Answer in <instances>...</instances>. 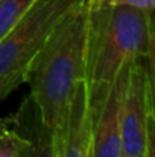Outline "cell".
I'll list each match as a JSON object with an SVG mask.
<instances>
[{
  "label": "cell",
  "mask_w": 155,
  "mask_h": 157,
  "mask_svg": "<svg viewBox=\"0 0 155 157\" xmlns=\"http://www.w3.org/2000/svg\"><path fill=\"white\" fill-rule=\"evenodd\" d=\"M90 0H81L55 26L32 61L24 82L41 119L59 136L75 87L87 81Z\"/></svg>",
  "instance_id": "1"
},
{
  "label": "cell",
  "mask_w": 155,
  "mask_h": 157,
  "mask_svg": "<svg viewBox=\"0 0 155 157\" xmlns=\"http://www.w3.org/2000/svg\"><path fill=\"white\" fill-rule=\"evenodd\" d=\"M59 157H93V111L87 81L75 87L65 122L58 136Z\"/></svg>",
  "instance_id": "6"
},
{
  "label": "cell",
  "mask_w": 155,
  "mask_h": 157,
  "mask_svg": "<svg viewBox=\"0 0 155 157\" xmlns=\"http://www.w3.org/2000/svg\"><path fill=\"white\" fill-rule=\"evenodd\" d=\"M8 121L18 136V157H59L56 133L44 124L31 96Z\"/></svg>",
  "instance_id": "7"
},
{
  "label": "cell",
  "mask_w": 155,
  "mask_h": 157,
  "mask_svg": "<svg viewBox=\"0 0 155 157\" xmlns=\"http://www.w3.org/2000/svg\"><path fill=\"white\" fill-rule=\"evenodd\" d=\"M0 157H18V136L8 117H0Z\"/></svg>",
  "instance_id": "9"
},
{
  "label": "cell",
  "mask_w": 155,
  "mask_h": 157,
  "mask_svg": "<svg viewBox=\"0 0 155 157\" xmlns=\"http://www.w3.org/2000/svg\"><path fill=\"white\" fill-rule=\"evenodd\" d=\"M155 151H154V144H151L149 147H148V150H146V154H145V157H154Z\"/></svg>",
  "instance_id": "11"
},
{
  "label": "cell",
  "mask_w": 155,
  "mask_h": 157,
  "mask_svg": "<svg viewBox=\"0 0 155 157\" xmlns=\"http://www.w3.org/2000/svg\"><path fill=\"white\" fill-rule=\"evenodd\" d=\"M122 157H145L154 144L152 59L138 58L129 66L120 108Z\"/></svg>",
  "instance_id": "4"
},
{
  "label": "cell",
  "mask_w": 155,
  "mask_h": 157,
  "mask_svg": "<svg viewBox=\"0 0 155 157\" xmlns=\"http://www.w3.org/2000/svg\"><path fill=\"white\" fill-rule=\"evenodd\" d=\"M138 58H154L152 14L126 5L90 3L88 89H106L125 64Z\"/></svg>",
  "instance_id": "2"
},
{
  "label": "cell",
  "mask_w": 155,
  "mask_h": 157,
  "mask_svg": "<svg viewBox=\"0 0 155 157\" xmlns=\"http://www.w3.org/2000/svg\"><path fill=\"white\" fill-rule=\"evenodd\" d=\"M81 0H35L20 21L0 38V102L20 87L62 17Z\"/></svg>",
  "instance_id": "3"
},
{
  "label": "cell",
  "mask_w": 155,
  "mask_h": 157,
  "mask_svg": "<svg viewBox=\"0 0 155 157\" xmlns=\"http://www.w3.org/2000/svg\"><path fill=\"white\" fill-rule=\"evenodd\" d=\"M34 2L35 0H0V38L20 21Z\"/></svg>",
  "instance_id": "8"
},
{
  "label": "cell",
  "mask_w": 155,
  "mask_h": 157,
  "mask_svg": "<svg viewBox=\"0 0 155 157\" xmlns=\"http://www.w3.org/2000/svg\"><path fill=\"white\" fill-rule=\"evenodd\" d=\"M131 63L120 69L106 89L88 90L93 111V157H122L120 108Z\"/></svg>",
  "instance_id": "5"
},
{
  "label": "cell",
  "mask_w": 155,
  "mask_h": 157,
  "mask_svg": "<svg viewBox=\"0 0 155 157\" xmlns=\"http://www.w3.org/2000/svg\"><path fill=\"white\" fill-rule=\"evenodd\" d=\"M114 5H126L145 11L148 14H152L155 8V0H114Z\"/></svg>",
  "instance_id": "10"
}]
</instances>
